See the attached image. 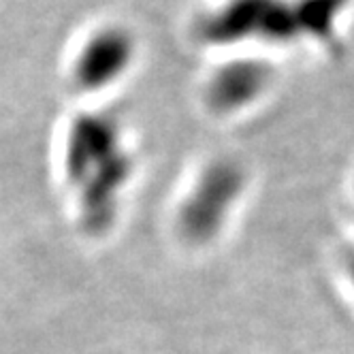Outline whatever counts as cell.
<instances>
[{
    "instance_id": "1",
    "label": "cell",
    "mask_w": 354,
    "mask_h": 354,
    "mask_svg": "<svg viewBox=\"0 0 354 354\" xmlns=\"http://www.w3.org/2000/svg\"><path fill=\"white\" fill-rule=\"evenodd\" d=\"M64 165L68 182L80 190L86 222L92 229L109 224L120 190L131 177V156L120 124L105 113H86L71 122Z\"/></svg>"
},
{
    "instance_id": "2",
    "label": "cell",
    "mask_w": 354,
    "mask_h": 354,
    "mask_svg": "<svg viewBox=\"0 0 354 354\" xmlns=\"http://www.w3.org/2000/svg\"><path fill=\"white\" fill-rule=\"evenodd\" d=\"M250 184L245 167L235 158H218L203 167L177 214L182 235L196 245L222 237Z\"/></svg>"
},
{
    "instance_id": "4",
    "label": "cell",
    "mask_w": 354,
    "mask_h": 354,
    "mask_svg": "<svg viewBox=\"0 0 354 354\" xmlns=\"http://www.w3.org/2000/svg\"><path fill=\"white\" fill-rule=\"evenodd\" d=\"M269 73L257 64L237 62L220 68L207 86V103L220 113H237L265 94Z\"/></svg>"
},
{
    "instance_id": "3",
    "label": "cell",
    "mask_w": 354,
    "mask_h": 354,
    "mask_svg": "<svg viewBox=\"0 0 354 354\" xmlns=\"http://www.w3.org/2000/svg\"><path fill=\"white\" fill-rule=\"evenodd\" d=\"M135 60V35L118 24H105L92 30L75 52L71 64L73 86L88 94L103 92L122 82L133 68Z\"/></svg>"
},
{
    "instance_id": "5",
    "label": "cell",
    "mask_w": 354,
    "mask_h": 354,
    "mask_svg": "<svg viewBox=\"0 0 354 354\" xmlns=\"http://www.w3.org/2000/svg\"><path fill=\"white\" fill-rule=\"evenodd\" d=\"M344 275L348 280V286L350 290L354 292V245H350L344 254Z\"/></svg>"
}]
</instances>
